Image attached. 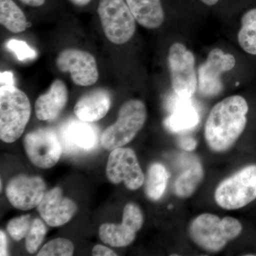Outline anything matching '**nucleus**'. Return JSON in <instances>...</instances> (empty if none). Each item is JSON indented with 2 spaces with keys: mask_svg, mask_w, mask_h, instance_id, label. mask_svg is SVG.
I'll return each instance as SVG.
<instances>
[{
  "mask_svg": "<svg viewBox=\"0 0 256 256\" xmlns=\"http://www.w3.org/2000/svg\"><path fill=\"white\" fill-rule=\"evenodd\" d=\"M248 110L247 101L238 95L226 98L212 108L204 128L212 150L223 152L234 146L246 126Z\"/></svg>",
  "mask_w": 256,
  "mask_h": 256,
  "instance_id": "1",
  "label": "nucleus"
},
{
  "mask_svg": "<svg viewBox=\"0 0 256 256\" xmlns=\"http://www.w3.org/2000/svg\"><path fill=\"white\" fill-rule=\"evenodd\" d=\"M200 1L207 6H213V5L217 4L220 0H200Z\"/></svg>",
  "mask_w": 256,
  "mask_h": 256,
  "instance_id": "35",
  "label": "nucleus"
},
{
  "mask_svg": "<svg viewBox=\"0 0 256 256\" xmlns=\"http://www.w3.org/2000/svg\"><path fill=\"white\" fill-rule=\"evenodd\" d=\"M0 78H1V86H14V75H13L12 72H2Z\"/></svg>",
  "mask_w": 256,
  "mask_h": 256,
  "instance_id": "31",
  "label": "nucleus"
},
{
  "mask_svg": "<svg viewBox=\"0 0 256 256\" xmlns=\"http://www.w3.org/2000/svg\"><path fill=\"white\" fill-rule=\"evenodd\" d=\"M32 223L31 216L23 215L10 220L6 229L10 236L18 242L26 236Z\"/></svg>",
  "mask_w": 256,
  "mask_h": 256,
  "instance_id": "26",
  "label": "nucleus"
},
{
  "mask_svg": "<svg viewBox=\"0 0 256 256\" xmlns=\"http://www.w3.org/2000/svg\"><path fill=\"white\" fill-rule=\"evenodd\" d=\"M146 109L142 101H126L120 108L114 124L106 128L101 134V146L108 150L122 148L136 138L146 124Z\"/></svg>",
  "mask_w": 256,
  "mask_h": 256,
  "instance_id": "4",
  "label": "nucleus"
},
{
  "mask_svg": "<svg viewBox=\"0 0 256 256\" xmlns=\"http://www.w3.org/2000/svg\"><path fill=\"white\" fill-rule=\"evenodd\" d=\"M180 148L185 151H193L196 149L197 142L196 140L192 138H183L178 142Z\"/></svg>",
  "mask_w": 256,
  "mask_h": 256,
  "instance_id": "29",
  "label": "nucleus"
},
{
  "mask_svg": "<svg viewBox=\"0 0 256 256\" xmlns=\"http://www.w3.org/2000/svg\"><path fill=\"white\" fill-rule=\"evenodd\" d=\"M168 62L173 90L180 97L190 98L198 86L193 53L183 44L176 42L170 46Z\"/></svg>",
  "mask_w": 256,
  "mask_h": 256,
  "instance_id": "7",
  "label": "nucleus"
},
{
  "mask_svg": "<svg viewBox=\"0 0 256 256\" xmlns=\"http://www.w3.org/2000/svg\"><path fill=\"white\" fill-rule=\"evenodd\" d=\"M28 96L15 86L0 88V138L12 143L21 137L31 116Z\"/></svg>",
  "mask_w": 256,
  "mask_h": 256,
  "instance_id": "3",
  "label": "nucleus"
},
{
  "mask_svg": "<svg viewBox=\"0 0 256 256\" xmlns=\"http://www.w3.org/2000/svg\"><path fill=\"white\" fill-rule=\"evenodd\" d=\"M68 100V89L64 82L56 79L46 94H42L35 102V114L40 120H52L60 116Z\"/></svg>",
  "mask_w": 256,
  "mask_h": 256,
  "instance_id": "16",
  "label": "nucleus"
},
{
  "mask_svg": "<svg viewBox=\"0 0 256 256\" xmlns=\"http://www.w3.org/2000/svg\"><path fill=\"white\" fill-rule=\"evenodd\" d=\"M47 233L46 225L40 218L32 220L31 228L28 230L25 240V247L30 254H35L43 242Z\"/></svg>",
  "mask_w": 256,
  "mask_h": 256,
  "instance_id": "24",
  "label": "nucleus"
},
{
  "mask_svg": "<svg viewBox=\"0 0 256 256\" xmlns=\"http://www.w3.org/2000/svg\"><path fill=\"white\" fill-rule=\"evenodd\" d=\"M8 50L16 55L18 60L24 62L26 60H34L36 58V50L32 48L26 42L22 40H10L6 43Z\"/></svg>",
  "mask_w": 256,
  "mask_h": 256,
  "instance_id": "28",
  "label": "nucleus"
},
{
  "mask_svg": "<svg viewBox=\"0 0 256 256\" xmlns=\"http://www.w3.org/2000/svg\"><path fill=\"white\" fill-rule=\"evenodd\" d=\"M122 223L136 233L140 230L144 223V217L142 210L138 205L129 203L124 206Z\"/></svg>",
  "mask_w": 256,
  "mask_h": 256,
  "instance_id": "27",
  "label": "nucleus"
},
{
  "mask_svg": "<svg viewBox=\"0 0 256 256\" xmlns=\"http://www.w3.org/2000/svg\"><path fill=\"white\" fill-rule=\"evenodd\" d=\"M8 255V240H6V236L4 232L1 230L0 232V256Z\"/></svg>",
  "mask_w": 256,
  "mask_h": 256,
  "instance_id": "32",
  "label": "nucleus"
},
{
  "mask_svg": "<svg viewBox=\"0 0 256 256\" xmlns=\"http://www.w3.org/2000/svg\"><path fill=\"white\" fill-rule=\"evenodd\" d=\"M170 173L164 165L154 163L150 166L144 185L146 196L152 201H158L162 197L168 186Z\"/></svg>",
  "mask_w": 256,
  "mask_h": 256,
  "instance_id": "20",
  "label": "nucleus"
},
{
  "mask_svg": "<svg viewBox=\"0 0 256 256\" xmlns=\"http://www.w3.org/2000/svg\"><path fill=\"white\" fill-rule=\"evenodd\" d=\"M98 14L106 38L114 44L129 42L136 30V20L126 0H100Z\"/></svg>",
  "mask_w": 256,
  "mask_h": 256,
  "instance_id": "6",
  "label": "nucleus"
},
{
  "mask_svg": "<svg viewBox=\"0 0 256 256\" xmlns=\"http://www.w3.org/2000/svg\"><path fill=\"white\" fill-rule=\"evenodd\" d=\"M60 138L63 152L68 154L92 151L99 142L96 128L80 120L64 124L60 130Z\"/></svg>",
  "mask_w": 256,
  "mask_h": 256,
  "instance_id": "14",
  "label": "nucleus"
},
{
  "mask_svg": "<svg viewBox=\"0 0 256 256\" xmlns=\"http://www.w3.org/2000/svg\"><path fill=\"white\" fill-rule=\"evenodd\" d=\"M203 178V166L200 162H194L176 178L174 183L175 194L181 198L192 196Z\"/></svg>",
  "mask_w": 256,
  "mask_h": 256,
  "instance_id": "21",
  "label": "nucleus"
},
{
  "mask_svg": "<svg viewBox=\"0 0 256 256\" xmlns=\"http://www.w3.org/2000/svg\"><path fill=\"white\" fill-rule=\"evenodd\" d=\"M106 176L114 184L124 182L130 190H137L144 182V175L136 152L130 148L112 150L106 166Z\"/></svg>",
  "mask_w": 256,
  "mask_h": 256,
  "instance_id": "10",
  "label": "nucleus"
},
{
  "mask_svg": "<svg viewBox=\"0 0 256 256\" xmlns=\"http://www.w3.org/2000/svg\"><path fill=\"white\" fill-rule=\"evenodd\" d=\"M110 106V92L104 88L94 89L78 99L74 107V114L84 122H96L105 117Z\"/></svg>",
  "mask_w": 256,
  "mask_h": 256,
  "instance_id": "15",
  "label": "nucleus"
},
{
  "mask_svg": "<svg viewBox=\"0 0 256 256\" xmlns=\"http://www.w3.org/2000/svg\"><path fill=\"white\" fill-rule=\"evenodd\" d=\"M46 190V183L40 176L20 174L8 182L6 195L14 208L28 210L38 206Z\"/></svg>",
  "mask_w": 256,
  "mask_h": 256,
  "instance_id": "12",
  "label": "nucleus"
},
{
  "mask_svg": "<svg viewBox=\"0 0 256 256\" xmlns=\"http://www.w3.org/2000/svg\"><path fill=\"white\" fill-rule=\"evenodd\" d=\"M238 42L244 52L256 56V8L242 15Z\"/></svg>",
  "mask_w": 256,
  "mask_h": 256,
  "instance_id": "22",
  "label": "nucleus"
},
{
  "mask_svg": "<svg viewBox=\"0 0 256 256\" xmlns=\"http://www.w3.org/2000/svg\"><path fill=\"white\" fill-rule=\"evenodd\" d=\"M37 210L47 225L58 227L68 223L78 208L75 202L64 196L62 188H55L46 192Z\"/></svg>",
  "mask_w": 256,
  "mask_h": 256,
  "instance_id": "13",
  "label": "nucleus"
},
{
  "mask_svg": "<svg viewBox=\"0 0 256 256\" xmlns=\"http://www.w3.org/2000/svg\"><path fill=\"white\" fill-rule=\"evenodd\" d=\"M218 206L236 210L256 200V164L248 165L218 184L214 194Z\"/></svg>",
  "mask_w": 256,
  "mask_h": 256,
  "instance_id": "5",
  "label": "nucleus"
},
{
  "mask_svg": "<svg viewBox=\"0 0 256 256\" xmlns=\"http://www.w3.org/2000/svg\"><path fill=\"white\" fill-rule=\"evenodd\" d=\"M73 242L68 239H54L47 242L38 252V256H70L73 255Z\"/></svg>",
  "mask_w": 256,
  "mask_h": 256,
  "instance_id": "25",
  "label": "nucleus"
},
{
  "mask_svg": "<svg viewBox=\"0 0 256 256\" xmlns=\"http://www.w3.org/2000/svg\"><path fill=\"white\" fill-rule=\"evenodd\" d=\"M198 122V114L193 108L182 107L165 120L164 124L172 132H180L194 127Z\"/></svg>",
  "mask_w": 256,
  "mask_h": 256,
  "instance_id": "23",
  "label": "nucleus"
},
{
  "mask_svg": "<svg viewBox=\"0 0 256 256\" xmlns=\"http://www.w3.org/2000/svg\"><path fill=\"white\" fill-rule=\"evenodd\" d=\"M24 146L30 162L42 169L53 168L63 153L60 138L50 128H40L28 133Z\"/></svg>",
  "mask_w": 256,
  "mask_h": 256,
  "instance_id": "8",
  "label": "nucleus"
},
{
  "mask_svg": "<svg viewBox=\"0 0 256 256\" xmlns=\"http://www.w3.org/2000/svg\"><path fill=\"white\" fill-rule=\"evenodd\" d=\"M0 23L14 34L21 33L30 26L26 16L13 0H0Z\"/></svg>",
  "mask_w": 256,
  "mask_h": 256,
  "instance_id": "18",
  "label": "nucleus"
},
{
  "mask_svg": "<svg viewBox=\"0 0 256 256\" xmlns=\"http://www.w3.org/2000/svg\"><path fill=\"white\" fill-rule=\"evenodd\" d=\"M242 230V224L236 218L230 216L220 218L212 214L206 213L192 220L188 233L198 246L207 252H217L228 242L237 238Z\"/></svg>",
  "mask_w": 256,
  "mask_h": 256,
  "instance_id": "2",
  "label": "nucleus"
},
{
  "mask_svg": "<svg viewBox=\"0 0 256 256\" xmlns=\"http://www.w3.org/2000/svg\"><path fill=\"white\" fill-rule=\"evenodd\" d=\"M92 256H116L117 254L114 252L112 249L104 246L102 245H96L94 247L92 250Z\"/></svg>",
  "mask_w": 256,
  "mask_h": 256,
  "instance_id": "30",
  "label": "nucleus"
},
{
  "mask_svg": "<svg viewBox=\"0 0 256 256\" xmlns=\"http://www.w3.org/2000/svg\"><path fill=\"white\" fill-rule=\"evenodd\" d=\"M235 57L220 48L210 50L206 60L198 67V90L200 95L206 98L215 97L223 92L222 74L235 67Z\"/></svg>",
  "mask_w": 256,
  "mask_h": 256,
  "instance_id": "9",
  "label": "nucleus"
},
{
  "mask_svg": "<svg viewBox=\"0 0 256 256\" xmlns=\"http://www.w3.org/2000/svg\"><path fill=\"white\" fill-rule=\"evenodd\" d=\"M57 68L62 73L70 74L76 85L90 86L99 77L97 62L89 52L76 48H65L56 58Z\"/></svg>",
  "mask_w": 256,
  "mask_h": 256,
  "instance_id": "11",
  "label": "nucleus"
},
{
  "mask_svg": "<svg viewBox=\"0 0 256 256\" xmlns=\"http://www.w3.org/2000/svg\"><path fill=\"white\" fill-rule=\"evenodd\" d=\"M102 242L112 247H126L136 239V232L124 224H104L99 228Z\"/></svg>",
  "mask_w": 256,
  "mask_h": 256,
  "instance_id": "19",
  "label": "nucleus"
},
{
  "mask_svg": "<svg viewBox=\"0 0 256 256\" xmlns=\"http://www.w3.org/2000/svg\"><path fill=\"white\" fill-rule=\"evenodd\" d=\"M20 1L28 6L37 8V6H41L44 4L46 0H20Z\"/></svg>",
  "mask_w": 256,
  "mask_h": 256,
  "instance_id": "33",
  "label": "nucleus"
},
{
  "mask_svg": "<svg viewBox=\"0 0 256 256\" xmlns=\"http://www.w3.org/2000/svg\"><path fill=\"white\" fill-rule=\"evenodd\" d=\"M136 22L149 30L160 28L164 21L161 0H126Z\"/></svg>",
  "mask_w": 256,
  "mask_h": 256,
  "instance_id": "17",
  "label": "nucleus"
},
{
  "mask_svg": "<svg viewBox=\"0 0 256 256\" xmlns=\"http://www.w3.org/2000/svg\"><path fill=\"white\" fill-rule=\"evenodd\" d=\"M92 0H70L73 4L77 6H84L88 4Z\"/></svg>",
  "mask_w": 256,
  "mask_h": 256,
  "instance_id": "34",
  "label": "nucleus"
}]
</instances>
